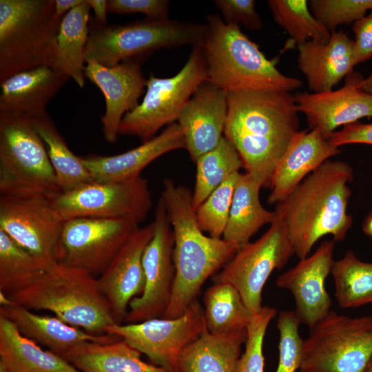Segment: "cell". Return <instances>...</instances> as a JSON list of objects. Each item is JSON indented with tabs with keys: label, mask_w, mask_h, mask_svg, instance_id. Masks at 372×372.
Instances as JSON below:
<instances>
[{
	"label": "cell",
	"mask_w": 372,
	"mask_h": 372,
	"mask_svg": "<svg viewBox=\"0 0 372 372\" xmlns=\"http://www.w3.org/2000/svg\"><path fill=\"white\" fill-rule=\"evenodd\" d=\"M363 232L372 239V213L364 220L362 227Z\"/></svg>",
	"instance_id": "obj_48"
},
{
	"label": "cell",
	"mask_w": 372,
	"mask_h": 372,
	"mask_svg": "<svg viewBox=\"0 0 372 372\" xmlns=\"http://www.w3.org/2000/svg\"><path fill=\"white\" fill-rule=\"evenodd\" d=\"M154 231L153 221L145 227H138L97 278L116 324L125 321L130 301L141 295L144 290L143 255Z\"/></svg>",
	"instance_id": "obj_20"
},
{
	"label": "cell",
	"mask_w": 372,
	"mask_h": 372,
	"mask_svg": "<svg viewBox=\"0 0 372 372\" xmlns=\"http://www.w3.org/2000/svg\"><path fill=\"white\" fill-rule=\"evenodd\" d=\"M207 80V66L201 48L192 46L185 64L174 76L160 78L150 73L143 99L123 116L119 135L136 136L142 143L152 139L163 126L177 121L194 91Z\"/></svg>",
	"instance_id": "obj_10"
},
{
	"label": "cell",
	"mask_w": 372,
	"mask_h": 372,
	"mask_svg": "<svg viewBox=\"0 0 372 372\" xmlns=\"http://www.w3.org/2000/svg\"><path fill=\"white\" fill-rule=\"evenodd\" d=\"M84 0H54L55 14L60 17H63L73 8L81 5Z\"/></svg>",
	"instance_id": "obj_47"
},
{
	"label": "cell",
	"mask_w": 372,
	"mask_h": 372,
	"mask_svg": "<svg viewBox=\"0 0 372 372\" xmlns=\"http://www.w3.org/2000/svg\"><path fill=\"white\" fill-rule=\"evenodd\" d=\"M208 31L200 46L207 81L227 93L245 90L291 92L302 86L300 79L282 73L278 59H268L236 25L217 14L207 17Z\"/></svg>",
	"instance_id": "obj_4"
},
{
	"label": "cell",
	"mask_w": 372,
	"mask_h": 372,
	"mask_svg": "<svg viewBox=\"0 0 372 372\" xmlns=\"http://www.w3.org/2000/svg\"><path fill=\"white\" fill-rule=\"evenodd\" d=\"M94 13V20L99 24H107V1L87 0Z\"/></svg>",
	"instance_id": "obj_46"
},
{
	"label": "cell",
	"mask_w": 372,
	"mask_h": 372,
	"mask_svg": "<svg viewBox=\"0 0 372 372\" xmlns=\"http://www.w3.org/2000/svg\"><path fill=\"white\" fill-rule=\"evenodd\" d=\"M335 241H322L316 250L280 274L278 287L289 290L296 304L294 312L300 323L313 328L331 311L332 301L325 280L333 263Z\"/></svg>",
	"instance_id": "obj_18"
},
{
	"label": "cell",
	"mask_w": 372,
	"mask_h": 372,
	"mask_svg": "<svg viewBox=\"0 0 372 372\" xmlns=\"http://www.w3.org/2000/svg\"><path fill=\"white\" fill-rule=\"evenodd\" d=\"M300 322L294 311L278 313L276 327L279 332L278 362L276 372H297L302 357L303 340L299 333Z\"/></svg>",
	"instance_id": "obj_41"
},
{
	"label": "cell",
	"mask_w": 372,
	"mask_h": 372,
	"mask_svg": "<svg viewBox=\"0 0 372 372\" xmlns=\"http://www.w3.org/2000/svg\"><path fill=\"white\" fill-rule=\"evenodd\" d=\"M185 148V138L177 123L167 125L159 134L138 147L114 156L81 157L93 180L123 181L141 176L152 161L172 151Z\"/></svg>",
	"instance_id": "obj_24"
},
{
	"label": "cell",
	"mask_w": 372,
	"mask_h": 372,
	"mask_svg": "<svg viewBox=\"0 0 372 372\" xmlns=\"http://www.w3.org/2000/svg\"><path fill=\"white\" fill-rule=\"evenodd\" d=\"M138 227L133 221L93 217L63 221L56 262L100 276Z\"/></svg>",
	"instance_id": "obj_13"
},
{
	"label": "cell",
	"mask_w": 372,
	"mask_h": 372,
	"mask_svg": "<svg viewBox=\"0 0 372 372\" xmlns=\"http://www.w3.org/2000/svg\"><path fill=\"white\" fill-rule=\"evenodd\" d=\"M353 178L351 166L327 160L309 174L275 211L282 218L296 254L307 257L314 245L331 235L342 241L353 225L347 212L351 194L348 183Z\"/></svg>",
	"instance_id": "obj_2"
},
{
	"label": "cell",
	"mask_w": 372,
	"mask_h": 372,
	"mask_svg": "<svg viewBox=\"0 0 372 372\" xmlns=\"http://www.w3.org/2000/svg\"><path fill=\"white\" fill-rule=\"evenodd\" d=\"M331 273L335 296L343 309L372 303V262L359 260L352 250L334 261Z\"/></svg>",
	"instance_id": "obj_35"
},
{
	"label": "cell",
	"mask_w": 372,
	"mask_h": 372,
	"mask_svg": "<svg viewBox=\"0 0 372 372\" xmlns=\"http://www.w3.org/2000/svg\"><path fill=\"white\" fill-rule=\"evenodd\" d=\"M45 270L28 251L0 230V291L10 296L32 285Z\"/></svg>",
	"instance_id": "obj_36"
},
{
	"label": "cell",
	"mask_w": 372,
	"mask_h": 372,
	"mask_svg": "<svg viewBox=\"0 0 372 372\" xmlns=\"http://www.w3.org/2000/svg\"><path fill=\"white\" fill-rule=\"evenodd\" d=\"M62 224L49 200L0 196V230L45 271L56 263L54 251Z\"/></svg>",
	"instance_id": "obj_16"
},
{
	"label": "cell",
	"mask_w": 372,
	"mask_h": 372,
	"mask_svg": "<svg viewBox=\"0 0 372 372\" xmlns=\"http://www.w3.org/2000/svg\"><path fill=\"white\" fill-rule=\"evenodd\" d=\"M62 19L54 0H0V82L40 66L54 69Z\"/></svg>",
	"instance_id": "obj_6"
},
{
	"label": "cell",
	"mask_w": 372,
	"mask_h": 372,
	"mask_svg": "<svg viewBox=\"0 0 372 372\" xmlns=\"http://www.w3.org/2000/svg\"><path fill=\"white\" fill-rule=\"evenodd\" d=\"M239 172L218 187L196 209L198 225L211 237L221 238L225 230Z\"/></svg>",
	"instance_id": "obj_38"
},
{
	"label": "cell",
	"mask_w": 372,
	"mask_h": 372,
	"mask_svg": "<svg viewBox=\"0 0 372 372\" xmlns=\"http://www.w3.org/2000/svg\"><path fill=\"white\" fill-rule=\"evenodd\" d=\"M50 204L63 220L93 217L124 219L138 225L152 206L146 178L138 176L123 181L92 180L68 192H61Z\"/></svg>",
	"instance_id": "obj_11"
},
{
	"label": "cell",
	"mask_w": 372,
	"mask_h": 372,
	"mask_svg": "<svg viewBox=\"0 0 372 372\" xmlns=\"http://www.w3.org/2000/svg\"><path fill=\"white\" fill-rule=\"evenodd\" d=\"M315 18L330 32L342 25L353 24L372 10V0H310Z\"/></svg>",
	"instance_id": "obj_39"
},
{
	"label": "cell",
	"mask_w": 372,
	"mask_h": 372,
	"mask_svg": "<svg viewBox=\"0 0 372 372\" xmlns=\"http://www.w3.org/2000/svg\"><path fill=\"white\" fill-rule=\"evenodd\" d=\"M261 187L262 185L249 174H238L223 239L241 247L249 242L262 226L276 219V211L266 209L260 203Z\"/></svg>",
	"instance_id": "obj_30"
},
{
	"label": "cell",
	"mask_w": 372,
	"mask_h": 372,
	"mask_svg": "<svg viewBox=\"0 0 372 372\" xmlns=\"http://www.w3.org/2000/svg\"><path fill=\"white\" fill-rule=\"evenodd\" d=\"M141 355L122 339L110 344L85 342L63 358L81 372H170L143 361Z\"/></svg>",
	"instance_id": "obj_29"
},
{
	"label": "cell",
	"mask_w": 372,
	"mask_h": 372,
	"mask_svg": "<svg viewBox=\"0 0 372 372\" xmlns=\"http://www.w3.org/2000/svg\"><path fill=\"white\" fill-rule=\"evenodd\" d=\"M160 198L165 207L174 238L175 280L165 318L183 315L196 300L205 281L223 268L240 246L207 236L200 228L192 205V192L169 178L163 181Z\"/></svg>",
	"instance_id": "obj_3"
},
{
	"label": "cell",
	"mask_w": 372,
	"mask_h": 372,
	"mask_svg": "<svg viewBox=\"0 0 372 372\" xmlns=\"http://www.w3.org/2000/svg\"><path fill=\"white\" fill-rule=\"evenodd\" d=\"M0 315L13 323L21 334L47 347L48 350L62 358L85 342L110 344L122 340L112 334L90 333L65 323L56 316L38 315L17 304L1 307Z\"/></svg>",
	"instance_id": "obj_25"
},
{
	"label": "cell",
	"mask_w": 372,
	"mask_h": 372,
	"mask_svg": "<svg viewBox=\"0 0 372 372\" xmlns=\"http://www.w3.org/2000/svg\"><path fill=\"white\" fill-rule=\"evenodd\" d=\"M205 329L203 309L196 299L178 318H156L125 324L114 323L105 331L121 337L145 355L152 364L170 372H179L181 351Z\"/></svg>",
	"instance_id": "obj_14"
},
{
	"label": "cell",
	"mask_w": 372,
	"mask_h": 372,
	"mask_svg": "<svg viewBox=\"0 0 372 372\" xmlns=\"http://www.w3.org/2000/svg\"><path fill=\"white\" fill-rule=\"evenodd\" d=\"M297 48L298 67L307 79L309 92L333 90L355 66L354 41L341 30L332 32L327 42L309 41Z\"/></svg>",
	"instance_id": "obj_22"
},
{
	"label": "cell",
	"mask_w": 372,
	"mask_h": 372,
	"mask_svg": "<svg viewBox=\"0 0 372 372\" xmlns=\"http://www.w3.org/2000/svg\"><path fill=\"white\" fill-rule=\"evenodd\" d=\"M195 163L196 180L192 192L195 210L225 180L243 168L237 150L225 136L214 149L198 157Z\"/></svg>",
	"instance_id": "obj_34"
},
{
	"label": "cell",
	"mask_w": 372,
	"mask_h": 372,
	"mask_svg": "<svg viewBox=\"0 0 372 372\" xmlns=\"http://www.w3.org/2000/svg\"><path fill=\"white\" fill-rule=\"evenodd\" d=\"M366 372H372V359L369 363Z\"/></svg>",
	"instance_id": "obj_51"
},
{
	"label": "cell",
	"mask_w": 372,
	"mask_h": 372,
	"mask_svg": "<svg viewBox=\"0 0 372 372\" xmlns=\"http://www.w3.org/2000/svg\"><path fill=\"white\" fill-rule=\"evenodd\" d=\"M361 87L364 92L372 95V72L368 77L364 78Z\"/></svg>",
	"instance_id": "obj_49"
},
{
	"label": "cell",
	"mask_w": 372,
	"mask_h": 372,
	"mask_svg": "<svg viewBox=\"0 0 372 372\" xmlns=\"http://www.w3.org/2000/svg\"><path fill=\"white\" fill-rule=\"evenodd\" d=\"M140 59H127L113 67L102 65L90 60L85 63V79L95 84L105 100V111L101 117L103 133L110 143L117 141L123 116L138 105L146 87Z\"/></svg>",
	"instance_id": "obj_19"
},
{
	"label": "cell",
	"mask_w": 372,
	"mask_h": 372,
	"mask_svg": "<svg viewBox=\"0 0 372 372\" xmlns=\"http://www.w3.org/2000/svg\"><path fill=\"white\" fill-rule=\"evenodd\" d=\"M1 307L10 306L16 304L7 294L0 291Z\"/></svg>",
	"instance_id": "obj_50"
},
{
	"label": "cell",
	"mask_w": 372,
	"mask_h": 372,
	"mask_svg": "<svg viewBox=\"0 0 372 372\" xmlns=\"http://www.w3.org/2000/svg\"><path fill=\"white\" fill-rule=\"evenodd\" d=\"M29 121L45 144L62 192L94 180L81 156L69 149L47 112Z\"/></svg>",
	"instance_id": "obj_32"
},
{
	"label": "cell",
	"mask_w": 372,
	"mask_h": 372,
	"mask_svg": "<svg viewBox=\"0 0 372 372\" xmlns=\"http://www.w3.org/2000/svg\"><path fill=\"white\" fill-rule=\"evenodd\" d=\"M62 192L42 139L28 118L0 111V193L51 200Z\"/></svg>",
	"instance_id": "obj_8"
},
{
	"label": "cell",
	"mask_w": 372,
	"mask_h": 372,
	"mask_svg": "<svg viewBox=\"0 0 372 372\" xmlns=\"http://www.w3.org/2000/svg\"><path fill=\"white\" fill-rule=\"evenodd\" d=\"M0 364L10 372H81L60 355L41 349L1 315Z\"/></svg>",
	"instance_id": "obj_28"
},
{
	"label": "cell",
	"mask_w": 372,
	"mask_h": 372,
	"mask_svg": "<svg viewBox=\"0 0 372 372\" xmlns=\"http://www.w3.org/2000/svg\"><path fill=\"white\" fill-rule=\"evenodd\" d=\"M274 21L297 45L309 41L327 42L331 33L315 18L307 0H269Z\"/></svg>",
	"instance_id": "obj_37"
},
{
	"label": "cell",
	"mask_w": 372,
	"mask_h": 372,
	"mask_svg": "<svg viewBox=\"0 0 372 372\" xmlns=\"http://www.w3.org/2000/svg\"><path fill=\"white\" fill-rule=\"evenodd\" d=\"M276 313L275 308L264 306L253 314L247 329L245 351L238 360L236 372H265L264 338L267 329Z\"/></svg>",
	"instance_id": "obj_40"
},
{
	"label": "cell",
	"mask_w": 372,
	"mask_h": 372,
	"mask_svg": "<svg viewBox=\"0 0 372 372\" xmlns=\"http://www.w3.org/2000/svg\"><path fill=\"white\" fill-rule=\"evenodd\" d=\"M203 302L205 327L211 334L246 330L251 322L253 314L231 284L214 282L205 290Z\"/></svg>",
	"instance_id": "obj_33"
},
{
	"label": "cell",
	"mask_w": 372,
	"mask_h": 372,
	"mask_svg": "<svg viewBox=\"0 0 372 372\" xmlns=\"http://www.w3.org/2000/svg\"><path fill=\"white\" fill-rule=\"evenodd\" d=\"M224 136L235 147L245 173L262 187L299 131L295 97L291 92L245 90L227 93Z\"/></svg>",
	"instance_id": "obj_1"
},
{
	"label": "cell",
	"mask_w": 372,
	"mask_h": 372,
	"mask_svg": "<svg viewBox=\"0 0 372 372\" xmlns=\"http://www.w3.org/2000/svg\"><path fill=\"white\" fill-rule=\"evenodd\" d=\"M247 329L214 335L205 329L178 358L179 372H236Z\"/></svg>",
	"instance_id": "obj_27"
},
{
	"label": "cell",
	"mask_w": 372,
	"mask_h": 372,
	"mask_svg": "<svg viewBox=\"0 0 372 372\" xmlns=\"http://www.w3.org/2000/svg\"><path fill=\"white\" fill-rule=\"evenodd\" d=\"M344 79L338 90L294 95L297 109L306 116L309 129H318L327 140L339 127L372 117V95L362 89V75L353 71Z\"/></svg>",
	"instance_id": "obj_17"
},
{
	"label": "cell",
	"mask_w": 372,
	"mask_h": 372,
	"mask_svg": "<svg viewBox=\"0 0 372 372\" xmlns=\"http://www.w3.org/2000/svg\"><path fill=\"white\" fill-rule=\"evenodd\" d=\"M0 372H10L4 366L0 364Z\"/></svg>",
	"instance_id": "obj_52"
},
{
	"label": "cell",
	"mask_w": 372,
	"mask_h": 372,
	"mask_svg": "<svg viewBox=\"0 0 372 372\" xmlns=\"http://www.w3.org/2000/svg\"><path fill=\"white\" fill-rule=\"evenodd\" d=\"M70 79L48 66L22 71L0 82V111L28 119L46 112L50 99Z\"/></svg>",
	"instance_id": "obj_26"
},
{
	"label": "cell",
	"mask_w": 372,
	"mask_h": 372,
	"mask_svg": "<svg viewBox=\"0 0 372 372\" xmlns=\"http://www.w3.org/2000/svg\"><path fill=\"white\" fill-rule=\"evenodd\" d=\"M329 141L338 147L354 143L372 145V123L358 121L347 125L334 132Z\"/></svg>",
	"instance_id": "obj_45"
},
{
	"label": "cell",
	"mask_w": 372,
	"mask_h": 372,
	"mask_svg": "<svg viewBox=\"0 0 372 372\" xmlns=\"http://www.w3.org/2000/svg\"><path fill=\"white\" fill-rule=\"evenodd\" d=\"M154 231L143 255L145 287L133 298L125 324L163 318L170 303L175 280L174 238L165 205L159 198L153 220Z\"/></svg>",
	"instance_id": "obj_15"
},
{
	"label": "cell",
	"mask_w": 372,
	"mask_h": 372,
	"mask_svg": "<svg viewBox=\"0 0 372 372\" xmlns=\"http://www.w3.org/2000/svg\"><path fill=\"white\" fill-rule=\"evenodd\" d=\"M90 6L87 0L62 19L56 41L54 70L72 79L80 87L85 83V50L89 37Z\"/></svg>",
	"instance_id": "obj_31"
},
{
	"label": "cell",
	"mask_w": 372,
	"mask_h": 372,
	"mask_svg": "<svg viewBox=\"0 0 372 372\" xmlns=\"http://www.w3.org/2000/svg\"><path fill=\"white\" fill-rule=\"evenodd\" d=\"M227 112V93L209 81L194 91L177 118L185 148L192 161L219 143L224 136Z\"/></svg>",
	"instance_id": "obj_21"
},
{
	"label": "cell",
	"mask_w": 372,
	"mask_h": 372,
	"mask_svg": "<svg viewBox=\"0 0 372 372\" xmlns=\"http://www.w3.org/2000/svg\"><path fill=\"white\" fill-rule=\"evenodd\" d=\"M340 152L318 129L299 130L275 169L267 203L283 201L309 174Z\"/></svg>",
	"instance_id": "obj_23"
},
{
	"label": "cell",
	"mask_w": 372,
	"mask_h": 372,
	"mask_svg": "<svg viewBox=\"0 0 372 372\" xmlns=\"http://www.w3.org/2000/svg\"><path fill=\"white\" fill-rule=\"evenodd\" d=\"M29 309L48 310L94 335L114 322L98 279L87 271L56 262L28 287L8 296Z\"/></svg>",
	"instance_id": "obj_5"
},
{
	"label": "cell",
	"mask_w": 372,
	"mask_h": 372,
	"mask_svg": "<svg viewBox=\"0 0 372 372\" xmlns=\"http://www.w3.org/2000/svg\"><path fill=\"white\" fill-rule=\"evenodd\" d=\"M214 3L227 24L242 25L254 31L263 27L254 0H215Z\"/></svg>",
	"instance_id": "obj_42"
},
{
	"label": "cell",
	"mask_w": 372,
	"mask_h": 372,
	"mask_svg": "<svg viewBox=\"0 0 372 372\" xmlns=\"http://www.w3.org/2000/svg\"><path fill=\"white\" fill-rule=\"evenodd\" d=\"M372 359V316L330 311L303 340L299 372H366Z\"/></svg>",
	"instance_id": "obj_9"
},
{
	"label": "cell",
	"mask_w": 372,
	"mask_h": 372,
	"mask_svg": "<svg viewBox=\"0 0 372 372\" xmlns=\"http://www.w3.org/2000/svg\"><path fill=\"white\" fill-rule=\"evenodd\" d=\"M355 65L372 57V10L352 25Z\"/></svg>",
	"instance_id": "obj_44"
},
{
	"label": "cell",
	"mask_w": 372,
	"mask_h": 372,
	"mask_svg": "<svg viewBox=\"0 0 372 372\" xmlns=\"http://www.w3.org/2000/svg\"><path fill=\"white\" fill-rule=\"evenodd\" d=\"M207 23L145 18L124 24L97 23L90 18L85 61L113 67L127 59H140L163 49L185 45L201 46Z\"/></svg>",
	"instance_id": "obj_7"
},
{
	"label": "cell",
	"mask_w": 372,
	"mask_h": 372,
	"mask_svg": "<svg viewBox=\"0 0 372 372\" xmlns=\"http://www.w3.org/2000/svg\"><path fill=\"white\" fill-rule=\"evenodd\" d=\"M293 254L284 221L277 214L267 231L256 241L241 246L214 276V282L232 285L254 314L262 307V289L271 273L284 267Z\"/></svg>",
	"instance_id": "obj_12"
},
{
	"label": "cell",
	"mask_w": 372,
	"mask_h": 372,
	"mask_svg": "<svg viewBox=\"0 0 372 372\" xmlns=\"http://www.w3.org/2000/svg\"><path fill=\"white\" fill-rule=\"evenodd\" d=\"M168 0H109L107 12L116 14L140 13L147 18L167 19Z\"/></svg>",
	"instance_id": "obj_43"
}]
</instances>
